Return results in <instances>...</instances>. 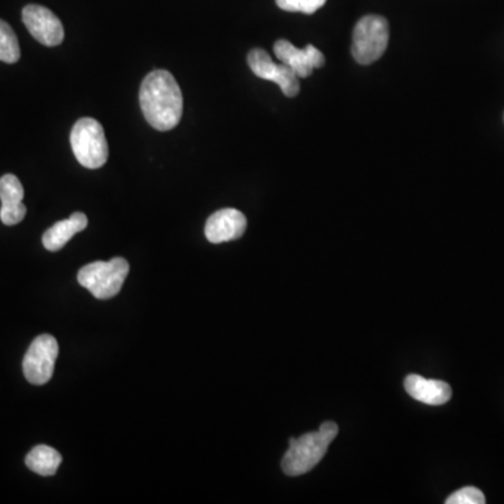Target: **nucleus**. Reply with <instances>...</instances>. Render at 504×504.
Returning <instances> with one entry per match:
<instances>
[{"label": "nucleus", "mask_w": 504, "mask_h": 504, "mask_svg": "<svg viewBox=\"0 0 504 504\" xmlns=\"http://www.w3.org/2000/svg\"><path fill=\"white\" fill-rule=\"evenodd\" d=\"M338 436V424L324 422L317 431L290 439L289 450L282 460L283 472L290 477L307 474L323 460L329 444Z\"/></svg>", "instance_id": "2"}, {"label": "nucleus", "mask_w": 504, "mask_h": 504, "mask_svg": "<svg viewBox=\"0 0 504 504\" xmlns=\"http://www.w3.org/2000/svg\"><path fill=\"white\" fill-rule=\"evenodd\" d=\"M326 4V0H276L277 6L285 12L314 15Z\"/></svg>", "instance_id": "16"}, {"label": "nucleus", "mask_w": 504, "mask_h": 504, "mask_svg": "<svg viewBox=\"0 0 504 504\" xmlns=\"http://www.w3.org/2000/svg\"><path fill=\"white\" fill-rule=\"evenodd\" d=\"M390 41V27L382 15H364L354 31L352 55L360 65H372L384 55Z\"/></svg>", "instance_id": "5"}, {"label": "nucleus", "mask_w": 504, "mask_h": 504, "mask_svg": "<svg viewBox=\"0 0 504 504\" xmlns=\"http://www.w3.org/2000/svg\"><path fill=\"white\" fill-rule=\"evenodd\" d=\"M87 225H89V220H87V216L84 213H73L71 218L55 223L53 228H48L44 233V247L51 252L59 251L71 241L74 234L83 231Z\"/></svg>", "instance_id": "13"}, {"label": "nucleus", "mask_w": 504, "mask_h": 504, "mask_svg": "<svg viewBox=\"0 0 504 504\" xmlns=\"http://www.w3.org/2000/svg\"><path fill=\"white\" fill-rule=\"evenodd\" d=\"M130 274V264L125 258L111 261H96L82 267L77 280L99 300L115 297L122 289L123 282Z\"/></svg>", "instance_id": "3"}, {"label": "nucleus", "mask_w": 504, "mask_h": 504, "mask_svg": "<svg viewBox=\"0 0 504 504\" xmlns=\"http://www.w3.org/2000/svg\"><path fill=\"white\" fill-rule=\"evenodd\" d=\"M275 55L282 63L289 66L298 79H305L311 76L314 69H320L325 65V56L314 45L305 48H296L292 43L286 40H279L275 43Z\"/></svg>", "instance_id": "9"}, {"label": "nucleus", "mask_w": 504, "mask_h": 504, "mask_svg": "<svg viewBox=\"0 0 504 504\" xmlns=\"http://www.w3.org/2000/svg\"><path fill=\"white\" fill-rule=\"evenodd\" d=\"M248 65L252 73L264 81L274 82L282 90L285 96L293 99L300 92V79L297 74L285 65V63H275L267 51L256 48L248 53Z\"/></svg>", "instance_id": "7"}, {"label": "nucleus", "mask_w": 504, "mask_h": 504, "mask_svg": "<svg viewBox=\"0 0 504 504\" xmlns=\"http://www.w3.org/2000/svg\"><path fill=\"white\" fill-rule=\"evenodd\" d=\"M62 462V455L53 447L37 446L28 452L25 465L41 477H53Z\"/></svg>", "instance_id": "14"}, {"label": "nucleus", "mask_w": 504, "mask_h": 504, "mask_svg": "<svg viewBox=\"0 0 504 504\" xmlns=\"http://www.w3.org/2000/svg\"><path fill=\"white\" fill-rule=\"evenodd\" d=\"M58 354V342L53 335L45 334L31 342L23 360V372L31 384L44 385L50 382Z\"/></svg>", "instance_id": "6"}, {"label": "nucleus", "mask_w": 504, "mask_h": 504, "mask_svg": "<svg viewBox=\"0 0 504 504\" xmlns=\"http://www.w3.org/2000/svg\"><path fill=\"white\" fill-rule=\"evenodd\" d=\"M20 59L19 40L15 31L4 20H0V61L15 63Z\"/></svg>", "instance_id": "15"}, {"label": "nucleus", "mask_w": 504, "mask_h": 504, "mask_svg": "<svg viewBox=\"0 0 504 504\" xmlns=\"http://www.w3.org/2000/svg\"><path fill=\"white\" fill-rule=\"evenodd\" d=\"M247 230V218L240 210H218L208 218L205 236L212 244L228 243L243 237Z\"/></svg>", "instance_id": "10"}, {"label": "nucleus", "mask_w": 504, "mask_h": 504, "mask_svg": "<svg viewBox=\"0 0 504 504\" xmlns=\"http://www.w3.org/2000/svg\"><path fill=\"white\" fill-rule=\"evenodd\" d=\"M71 146L77 161L86 169H100L107 163L108 143L104 128L94 118H82L74 123Z\"/></svg>", "instance_id": "4"}, {"label": "nucleus", "mask_w": 504, "mask_h": 504, "mask_svg": "<svg viewBox=\"0 0 504 504\" xmlns=\"http://www.w3.org/2000/svg\"><path fill=\"white\" fill-rule=\"evenodd\" d=\"M23 23L30 34L43 45L56 46L65 38L61 20L40 5H28L23 9Z\"/></svg>", "instance_id": "8"}, {"label": "nucleus", "mask_w": 504, "mask_h": 504, "mask_svg": "<svg viewBox=\"0 0 504 504\" xmlns=\"http://www.w3.org/2000/svg\"><path fill=\"white\" fill-rule=\"evenodd\" d=\"M447 504H485V495L474 486H467L449 496Z\"/></svg>", "instance_id": "17"}, {"label": "nucleus", "mask_w": 504, "mask_h": 504, "mask_svg": "<svg viewBox=\"0 0 504 504\" xmlns=\"http://www.w3.org/2000/svg\"><path fill=\"white\" fill-rule=\"evenodd\" d=\"M23 198L24 188L17 177L6 174L0 179V220L4 225L15 226L23 222L27 213V208L23 205Z\"/></svg>", "instance_id": "11"}, {"label": "nucleus", "mask_w": 504, "mask_h": 504, "mask_svg": "<svg viewBox=\"0 0 504 504\" xmlns=\"http://www.w3.org/2000/svg\"><path fill=\"white\" fill-rule=\"evenodd\" d=\"M405 390L416 401L428 405H444L451 398V387L439 380H428L418 374L406 377Z\"/></svg>", "instance_id": "12"}, {"label": "nucleus", "mask_w": 504, "mask_h": 504, "mask_svg": "<svg viewBox=\"0 0 504 504\" xmlns=\"http://www.w3.org/2000/svg\"><path fill=\"white\" fill-rule=\"evenodd\" d=\"M141 112L154 130L171 131L182 117V92L176 77L163 69L150 72L139 92Z\"/></svg>", "instance_id": "1"}]
</instances>
